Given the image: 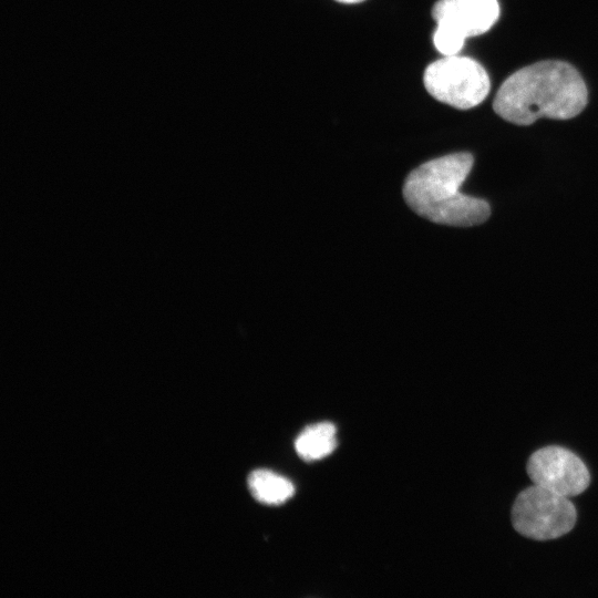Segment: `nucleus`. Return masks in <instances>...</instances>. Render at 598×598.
Returning <instances> with one entry per match:
<instances>
[{
  "instance_id": "nucleus-1",
  "label": "nucleus",
  "mask_w": 598,
  "mask_h": 598,
  "mask_svg": "<svg viewBox=\"0 0 598 598\" xmlns=\"http://www.w3.org/2000/svg\"><path fill=\"white\" fill-rule=\"evenodd\" d=\"M587 101L580 73L565 61L547 60L509 75L498 89L493 109L507 122L529 125L539 117H575Z\"/></svg>"
},
{
  "instance_id": "nucleus-2",
  "label": "nucleus",
  "mask_w": 598,
  "mask_h": 598,
  "mask_svg": "<svg viewBox=\"0 0 598 598\" xmlns=\"http://www.w3.org/2000/svg\"><path fill=\"white\" fill-rule=\"evenodd\" d=\"M473 164L468 152L421 164L405 178L402 193L406 205L435 224L471 227L485 223L491 216L489 204L460 190Z\"/></svg>"
},
{
  "instance_id": "nucleus-3",
  "label": "nucleus",
  "mask_w": 598,
  "mask_h": 598,
  "mask_svg": "<svg viewBox=\"0 0 598 598\" xmlns=\"http://www.w3.org/2000/svg\"><path fill=\"white\" fill-rule=\"evenodd\" d=\"M427 92L455 109L468 110L482 103L491 89L485 69L467 56L445 55L431 63L423 76Z\"/></svg>"
},
{
  "instance_id": "nucleus-4",
  "label": "nucleus",
  "mask_w": 598,
  "mask_h": 598,
  "mask_svg": "<svg viewBox=\"0 0 598 598\" xmlns=\"http://www.w3.org/2000/svg\"><path fill=\"white\" fill-rule=\"evenodd\" d=\"M576 508L568 497L538 485L522 491L513 505L512 523L523 536L535 540L558 538L573 529Z\"/></svg>"
},
{
  "instance_id": "nucleus-5",
  "label": "nucleus",
  "mask_w": 598,
  "mask_h": 598,
  "mask_svg": "<svg viewBox=\"0 0 598 598\" xmlns=\"http://www.w3.org/2000/svg\"><path fill=\"white\" fill-rule=\"evenodd\" d=\"M437 22L433 42L443 55L457 54L470 37L488 31L499 17L497 0H439L432 10Z\"/></svg>"
},
{
  "instance_id": "nucleus-6",
  "label": "nucleus",
  "mask_w": 598,
  "mask_h": 598,
  "mask_svg": "<svg viewBox=\"0 0 598 598\" xmlns=\"http://www.w3.org/2000/svg\"><path fill=\"white\" fill-rule=\"evenodd\" d=\"M526 468L535 485L566 497L582 493L590 483L585 463L560 446H546L534 452Z\"/></svg>"
},
{
  "instance_id": "nucleus-7",
  "label": "nucleus",
  "mask_w": 598,
  "mask_h": 598,
  "mask_svg": "<svg viewBox=\"0 0 598 598\" xmlns=\"http://www.w3.org/2000/svg\"><path fill=\"white\" fill-rule=\"evenodd\" d=\"M337 446V429L324 421L305 427L295 441L297 454L307 462L331 454Z\"/></svg>"
},
{
  "instance_id": "nucleus-8",
  "label": "nucleus",
  "mask_w": 598,
  "mask_h": 598,
  "mask_svg": "<svg viewBox=\"0 0 598 598\" xmlns=\"http://www.w3.org/2000/svg\"><path fill=\"white\" fill-rule=\"evenodd\" d=\"M248 487L258 502L267 505L282 504L295 494V485L290 480L265 468L249 474Z\"/></svg>"
},
{
  "instance_id": "nucleus-9",
  "label": "nucleus",
  "mask_w": 598,
  "mask_h": 598,
  "mask_svg": "<svg viewBox=\"0 0 598 598\" xmlns=\"http://www.w3.org/2000/svg\"><path fill=\"white\" fill-rule=\"evenodd\" d=\"M340 2H343V3H359V2H362L364 0H338Z\"/></svg>"
}]
</instances>
